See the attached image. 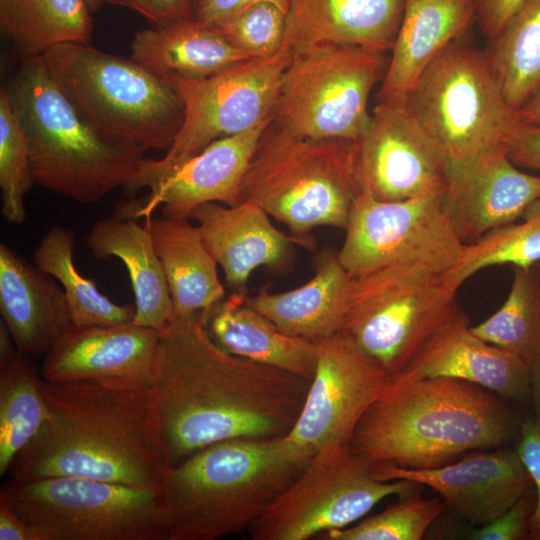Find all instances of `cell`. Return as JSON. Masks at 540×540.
<instances>
[{
	"label": "cell",
	"instance_id": "obj_1",
	"mask_svg": "<svg viewBox=\"0 0 540 540\" xmlns=\"http://www.w3.org/2000/svg\"><path fill=\"white\" fill-rule=\"evenodd\" d=\"M310 380L231 354L208 334L201 312L161 331L147 389L168 466L231 439L285 437Z\"/></svg>",
	"mask_w": 540,
	"mask_h": 540
},
{
	"label": "cell",
	"instance_id": "obj_2",
	"mask_svg": "<svg viewBox=\"0 0 540 540\" xmlns=\"http://www.w3.org/2000/svg\"><path fill=\"white\" fill-rule=\"evenodd\" d=\"M48 418L15 456L12 480L70 476L160 486L168 466L147 390L43 379Z\"/></svg>",
	"mask_w": 540,
	"mask_h": 540
},
{
	"label": "cell",
	"instance_id": "obj_3",
	"mask_svg": "<svg viewBox=\"0 0 540 540\" xmlns=\"http://www.w3.org/2000/svg\"><path fill=\"white\" fill-rule=\"evenodd\" d=\"M524 419L491 390L432 377L389 383L359 420L350 449L372 463L428 469L519 440Z\"/></svg>",
	"mask_w": 540,
	"mask_h": 540
},
{
	"label": "cell",
	"instance_id": "obj_4",
	"mask_svg": "<svg viewBox=\"0 0 540 540\" xmlns=\"http://www.w3.org/2000/svg\"><path fill=\"white\" fill-rule=\"evenodd\" d=\"M314 454L287 437L231 439L167 466L166 540H216L248 530Z\"/></svg>",
	"mask_w": 540,
	"mask_h": 540
},
{
	"label": "cell",
	"instance_id": "obj_5",
	"mask_svg": "<svg viewBox=\"0 0 540 540\" xmlns=\"http://www.w3.org/2000/svg\"><path fill=\"white\" fill-rule=\"evenodd\" d=\"M7 89L26 137L35 184L88 204L132 181L146 151L112 142L91 126L42 56L20 60Z\"/></svg>",
	"mask_w": 540,
	"mask_h": 540
},
{
	"label": "cell",
	"instance_id": "obj_6",
	"mask_svg": "<svg viewBox=\"0 0 540 540\" xmlns=\"http://www.w3.org/2000/svg\"><path fill=\"white\" fill-rule=\"evenodd\" d=\"M359 194L356 141L300 136L273 120L242 183L244 200L257 203L307 246L315 227L345 230Z\"/></svg>",
	"mask_w": 540,
	"mask_h": 540
},
{
	"label": "cell",
	"instance_id": "obj_7",
	"mask_svg": "<svg viewBox=\"0 0 540 540\" xmlns=\"http://www.w3.org/2000/svg\"><path fill=\"white\" fill-rule=\"evenodd\" d=\"M81 116L108 140L168 151L184 118L168 79L90 43H64L42 56Z\"/></svg>",
	"mask_w": 540,
	"mask_h": 540
},
{
	"label": "cell",
	"instance_id": "obj_8",
	"mask_svg": "<svg viewBox=\"0 0 540 540\" xmlns=\"http://www.w3.org/2000/svg\"><path fill=\"white\" fill-rule=\"evenodd\" d=\"M401 102L443 154L448 175L506 150L515 112L484 50L463 40L436 56Z\"/></svg>",
	"mask_w": 540,
	"mask_h": 540
},
{
	"label": "cell",
	"instance_id": "obj_9",
	"mask_svg": "<svg viewBox=\"0 0 540 540\" xmlns=\"http://www.w3.org/2000/svg\"><path fill=\"white\" fill-rule=\"evenodd\" d=\"M457 291L445 270L426 263L398 264L354 277L339 333L393 377L459 310Z\"/></svg>",
	"mask_w": 540,
	"mask_h": 540
},
{
	"label": "cell",
	"instance_id": "obj_10",
	"mask_svg": "<svg viewBox=\"0 0 540 540\" xmlns=\"http://www.w3.org/2000/svg\"><path fill=\"white\" fill-rule=\"evenodd\" d=\"M25 521L57 540H166L160 486L139 487L83 477L12 480L0 490Z\"/></svg>",
	"mask_w": 540,
	"mask_h": 540
},
{
	"label": "cell",
	"instance_id": "obj_11",
	"mask_svg": "<svg viewBox=\"0 0 540 540\" xmlns=\"http://www.w3.org/2000/svg\"><path fill=\"white\" fill-rule=\"evenodd\" d=\"M291 59L292 52L282 46L274 56L244 60L209 78L169 77L184 107L181 127L163 158L141 161L125 193L133 198L144 188L152 189L212 142L271 117Z\"/></svg>",
	"mask_w": 540,
	"mask_h": 540
},
{
	"label": "cell",
	"instance_id": "obj_12",
	"mask_svg": "<svg viewBox=\"0 0 540 540\" xmlns=\"http://www.w3.org/2000/svg\"><path fill=\"white\" fill-rule=\"evenodd\" d=\"M384 52L322 43L292 53L273 109V122L308 138L357 141L371 113L368 99L383 79Z\"/></svg>",
	"mask_w": 540,
	"mask_h": 540
},
{
	"label": "cell",
	"instance_id": "obj_13",
	"mask_svg": "<svg viewBox=\"0 0 540 540\" xmlns=\"http://www.w3.org/2000/svg\"><path fill=\"white\" fill-rule=\"evenodd\" d=\"M409 480L382 481L350 447L317 451L294 482L248 529L253 540H306L347 527L390 495L419 493Z\"/></svg>",
	"mask_w": 540,
	"mask_h": 540
},
{
	"label": "cell",
	"instance_id": "obj_14",
	"mask_svg": "<svg viewBox=\"0 0 540 540\" xmlns=\"http://www.w3.org/2000/svg\"><path fill=\"white\" fill-rule=\"evenodd\" d=\"M440 195L379 201L359 194L338 252L348 274L354 278L407 263H426L449 270L464 244L443 211Z\"/></svg>",
	"mask_w": 540,
	"mask_h": 540
},
{
	"label": "cell",
	"instance_id": "obj_15",
	"mask_svg": "<svg viewBox=\"0 0 540 540\" xmlns=\"http://www.w3.org/2000/svg\"><path fill=\"white\" fill-rule=\"evenodd\" d=\"M316 343L315 373L300 415L286 436L313 454L324 447H350L362 415L391 379L376 360L341 333Z\"/></svg>",
	"mask_w": 540,
	"mask_h": 540
},
{
	"label": "cell",
	"instance_id": "obj_16",
	"mask_svg": "<svg viewBox=\"0 0 540 540\" xmlns=\"http://www.w3.org/2000/svg\"><path fill=\"white\" fill-rule=\"evenodd\" d=\"M357 144L361 193L379 201L440 194L448 177L445 158L403 102L380 101Z\"/></svg>",
	"mask_w": 540,
	"mask_h": 540
},
{
	"label": "cell",
	"instance_id": "obj_17",
	"mask_svg": "<svg viewBox=\"0 0 540 540\" xmlns=\"http://www.w3.org/2000/svg\"><path fill=\"white\" fill-rule=\"evenodd\" d=\"M160 336V330L132 322L72 323L44 357L41 375L51 383L147 390L156 370Z\"/></svg>",
	"mask_w": 540,
	"mask_h": 540
},
{
	"label": "cell",
	"instance_id": "obj_18",
	"mask_svg": "<svg viewBox=\"0 0 540 540\" xmlns=\"http://www.w3.org/2000/svg\"><path fill=\"white\" fill-rule=\"evenodd\" d=\"M273 115L242 133L218 139L184 162L142 199L121 201L114 215L148 218L161 206L162 215L189 217L206 203L237 206L244 201L242 183L259 140Z\"/></svg>",
	"mask_w": 540,
	"mask_h": 540
},
{
	"label": "cell",
	"instance_id": "obj_19",
	"mask_svg": "<svg viewBox=\"0 0 540 540\" xmlns=\"http://www.w3.org/2000/svg\"><path fill=\"white\" fill-rule=\"evenodd\" d=\"M372 464L382 481L409 480L432 488L451 512L475 525L506 512L533 484L516 449L470 454L428 469Z\"/></svg>",
	"mask_w": 540,
	"mask_h": 540
},
{
	"label": "cell",
	"instance_id": "obj_20",
	"mask_svg": "<svg viewBox=\"0 0 540 540\" xmlns=\"http://www.w3.org/2000/svg\"><path fill=\"white\" fill-rule=\"evenodd\" d=\"M450 377L479 384L509 402L530 401L531 371L517 355L476 336L459 310L395 376V382Z\"/></svg>",
	"mask_w": 540,
	"mask_h": 540
},
{
	"label": "cell",
	"instance_id": "obj_21",
	"mask_svg": "<svg viewBox=\"0 0 540 540\" xmlns=\"http://www.w3.org/2000/svg\"><path fill=\"white\" fill-rule=\"evenodd\" d=\"M440 198L456 235L468 245L520 219L540 198V176L519 170L504 150L449 174Z\"/></svg>",
	"mask_w": 540,
	"mask_h": 540
},
{
	"label": "cell",
	"instance_id": "obj_22",
	"mask_svg": "<svg viewBox=\"0 0 540 540\" xmlns=\"http://www.w3.org/2000/svg\"><path fill=\"white\" fill-rule=\"evenodd\" d=\"M190 219L196 221L228 286L241 292L256 268L282 269L292 260L293 243L304 244L277 230L267 212L251 200L237 206L206 203L195 208Z\"/></svg>",
	"mask_w": 540,
	"mask_h": 540
},
{
	"label": "cell",
	"instance_id": "obj_23",
	"mask_svg": "<svg viewBox=\"0 0 540 540\" xmlns=\"http://www.w3.org/2000/svg\"><path fill=\"white\" fill-rule=\"evenodd\" d=\"M0 312L18 350L45 357L73 323L58 281L0 243Z\"/></svg>",
	"mask_w": 540,
	"mask_h": 540
},
{
	"label": "cell",
	"instance_id": "obj_24",
	"mask_svg": "<svg viewBox=\"0 0 540 540\" xmlns=\"http://www.w3.org/2000/svg\"><path fill=\"white\" fill-rule=\"evenodd\" d=\"M404 0H290L283 46L292 53L322 43L386 52L397 37Z\"/></svg>",
	"mask_w": 540,
	"mask_h": 540
},
{
	"label": "cell",
	"instance_id": "obj_25",
	"mask_svg": "<svg viewBox=\"0 0 540 540\" xmlns=\"http://www.w3.org/2000/svg\"><path fill=\"white\" fill-rule=\"evenodd\" d=\"M476 21L474 0H404V12L378 93L401 102L420 74Z\"/></svg>",
	"mask_w": 540,
	"mask_h": 540
},
{
	"label": "cell",
	"instance_id": "obj_26",
	"mask_svg": "<svg viewBox=\"0 0 540 540\" xmlns=\"http://www.w3.org/2000/svg\"><path fill=\"white\" fill-rule=\"evenodd\" d=\"M201 315L208 334L225 351L310 381L313 378L316 341L282 332L248 304L244 292L224 297Z\"/></svg>",
	"mask_w": 540,
	"mask_h": 540
},
{
	"label": "cell",
	"instance_id": "obj_27",
	"mask_svg": "<svg viewBox=\"0 0 540 540\" xmlns=\"http://www.w3.org/2000/svg\"><path fill=\"white\" fill-rule=\"evenodd\" d=\"M351 280L338 252L329 251L318 257L307 283L282 293H271L266 286L247 296V302L282 332L318 341L340 332Z\"/></svg>",
	"mask_w": 540,
	"mask_h": 540
},
{
	"label": "cell",
	"instance_id": "obj_28",
	"mask_svg": "<svg viewBox=\"0 0 540 540\" xmlns=\"http://www.w3.org/2000/svg\"><path fill=\"white\" fill-rule=\"evenodd\" d=\"M138 220L115 215L99 219L85 242L94 257H116L125 265L135 296L132 323L162 331L176 315L150 230Z\"/></svg>",
	"mask_w": 540,
	"mask_h": 540
},
{
	"label": "cell",
	"instance_id": "obj_29",
	"mask_svg": "<svg viewBox=\"0 0 540 540\" xmlns=\"http://www.w3.org/2000/svg\"><path fill=\"white\" fill-rule=\"evenodd\" d=\"M130 49V59L165 79H205L252 58L233 47L215 27L192 18L140 30Z\"/></svg>",
	"mask_w": 540,
	"mask_h": 540
},
{
	"label": "cell",
	"instance_id": "obj_30",
	"mask_svg": "<svg viewBox=\"0 0 540 540\" xmlns=\"http://www.w3.org/2000/svg\"><path fill=\"white\" fill-rule=\"evenodd\" d=\"M161 262L176 316L204 311L225 297L217 262L189 217L161 215L144 222Z\"/></svg>",
	"mask_w": 540,
	"mask_h": 540
},
{
	"label": "cell",
	"instance_id": "obj_31",
	"mask_svg": "<svg viewBox=\"0 0 540 540\" xmlns=\"http://www.w3.org/2000/svg\"><path fill=\"white\" fill-rule=\"evenodd\" d=\"M0 29L20 60L64 43H90L92 13L85 0H0Z\"/></svg>",
	"mask_w": 540,
	"mask_h": 540
},
{
	"label": "cell",
	"instance_id": "obj_32",
	"mask_svg": "<svg viewBox=\"0 0 540 540\" xmlns=\"http://www.w3.org/2000/svg\"><path fill=\"white\" fill-rule=\"evenodd\" d=\"M484 50L515 112L540 89V0H525Z\"/></svg>",
	"mask_w": 540,
	"mask_h": 540
},
{
	"label": "cell",
	"instance_id": "obj_33",
	"mask_svg": "<svg viewBox=\"0 0 540 540\" xmlns=\"http://www.w3.org/2000/svg\"><path fill=\"white\" fill-rule=\"evenodd\" d=\"M74 248V232L55 225L46 232L33 254L34 263L62 286L73 323L110 326L132 322L135 304L113 302L98 290L93 280L81 275L74 264Z\"/></svg>",
	"mask_w": 540,
	"mask_h": 540
},
{
	"label": "cell",
	"instance_id": "obj_34",
	"mask_svg": "<svg viewBox=\"0 0 540 540\" xmlns=\"http://www.w3.org/2000/svg\"><path fill=\"white\" fill-rule=\"evenodd\" d=\"M43 381L31 360L18 353L0 367V475L8 473L15 456L35 437L48 418Z\"/></svg>",
	"mask_w": 540,
	"mask_h": 540
},
{
	"label": "cell",
	"instance_id": "obj_35",
	"mask_svg": "<svg viewBox=\"0 0 540 540\" xmlns=\"http://www.w3.org/2000/svg\"><path fill=\"white\" fill-rule=\"evenodd\" d=\"M513 280L502 306L471 326L484 341L520 357L530 368L540 360V270L512 266Z\"/></svg>",
	"mask_w": 540,
	"mask_h": 540
},
{
	"label": "cell",
	"instance_id": "obj_36",
	"mask_svg": "<svg viewBox=\"0 0 540 540\" xmlns=\"http://www.w3.org/2000/svg\"><path fill=\"white\" fill-rule=\"evenodd\" d=\"M520 222L495 228L474 243L464 245L457 262L447 271V281L459 287L484 268L508 264L529 268L540 262V198L525 211Z\"/></svg>",
	"mask_w": 540,
	"mask_h": 540
},
{
	"label": "cell",
	"instance_id": "obj_37",
	"mask_svg": "<svg viewBox=\"0 0 540 540\" xmlns=\"http://www.w3.org/2000/svg\"><path fill=\"white\" fill-rule=\"evenodd\" d=\"M438 497L424 499L420 492L401 497L382 512L359 522L324 532L323 540H420L431 524L445 510Z\"/></svg>",
	"mask_w": 540,
	"mask_h": 540
},
{
	"label": "cell",
	"instance_id": "obj_38",
	"mask_svg": "<svg viewBox=\"0 0 540 540\" xmlns=\"http://www.w3.org/2000/svg\"><path fill=\"white\" fill-rule=\"evenodd\" d=\"M35 181L29 148L20 122L12 108L7 87L0 90V187L1 214L11 224L26 218L24 198Z\"/></svg>",
	"mask_w": 540,
	"mask_h": 540
},
{
	"label": "cell",
	"instance_id": "obj_39",
	"mask_svg": "<svg viewBox=\"0 0 540 540\" xmlns=\"http://www.w3.org/2000/svg\"><path fill=\"white\" fill-rule=\"evenodd\" d=\"M235 48L252 58H267L283 46L286 12L270 2L251 4L213 26Z\"/></svg>",
	"mask_w": 540,
	"mask_h": 540
},
{
	"label": "cell",
	"instance_id": "obj_40",
	"mask_svg": "<svg viewBox=\"0 0 540 540\" xmlns=\"http://www.w3.org/2000/svg\"><path fill=\"white\" fill-rule=\"evenodd\" d=\"M534 492L530 488L510 509L472 530L468 538L472 540H518L528 536V525L535 506Z\"/></svg>",
	"mask_w": 540,
	"mask_h": 540
},
{
	"label": "cell",
	"instance_id": "obj_41",
	"mask_svg": "<svg viewBox=\"0 0 540 540\" xmlns=\"http://www.w3.org/2000/svg\"><path fill=\"white\" fill-rule=\"evenodd\" d=\"M516 451L536 488L535 506L528 525V537L540 540V428L532 417L523 420Z\"/></svg>",
	"mask_w": 540,
	"mask_h": 540
},
{
	"label": "cell",
	"instance_id": "obj_42",
	"mask_svg": "<svg viewBox=\"0 0 540 540\" xmlns=\"http://www.w3.org/2000/svg\"><path fill=\"white\" fill-rule=\"evenodd\" d=\"M506 150L516 166L540 171V122L524 123L514 118L508 130Z\"/></svg>",
	"mask_w": 540,
	"mask_h": 540
},
{
	"label": "cell",
	"instance_id": "obj_43",
	"mask_svg": "<svg viewBox=\"0 0 540 540\" xmlns=\"http://www.w3.org/2000/svg\"><path fill=\"white\" fill-rule=\"evenodd\" d=\"M107 4L137 12L153 27L191 19L192 13V0H107Z\"/></svg>",
	"mask_w": 540,
	"mask_h": 540
},
{
	"label": "cell",
	"instance_id": "obj_44",
	"mask_svg": "<svg viewBox=\"0 0 540 540\" xmlns=\"http://www.w3.org/2000/svg\"><path fill=\"white\" fill-rule=\"evenodd\" d=\"M290 0H192L191 18L215 26L245 7L257 2H270L286 12Z\"/></svg>",
	"mask_w": 540,
	"mask_h": 540
},
{
	"label": "cell",
	"instance_id": "obj_45",
	"mask_svg": "<svg viewBox=\"0 0 540 540\" xmlns=\"http://www.w3.org/2000/svg\"><path fill=\"white\" fill-rule=\"evenodd\" d=\"M525 0H474L476 21L483 34L497 35Z\"/></svg>",
	"mask_w": 540,
	"mask_h": 540
},
{
	"label": "cell",
	"instance_id": "obj_46",
	"mask_svg": "<svg viewBox=\"0 0 540 540\" xmlns=\"http://www.w3.org/2000/svg\"><path fill=\"white\" fill-rule=\"evenodd\" d=\"M0 540H57L47 529L33 525L0 501Z\"/></svg>",
	"mask_w": 540,
	"mask_h": 540
},
{
	"label": "cell",
	"instance_id": "obj_47",
	"mask_svg": "<svg viewBox=\"0 0 540 540\" xmlns=\"http://www.w3.org/2000/svg\"><path fill=\"white\" fill-rule=\"evenodd\" d=\"M19 350L15 344V341L1 319L0 321V367L6 366L14 361L17 357Z\"/></svg>",
	"mask_w": 540,
	"mask_h": 540
},
{
	"label": "cell",
	"instance_id": "obj_48",
	"mask_svg": "<svg viewBox=\"0 0 540 540\" xmlns=\"http://www.w3.org/2000/svg\"><path fill=\"white\" fill-rule=\"evenodd\" d=\"M515 118L524 123L540 122V89L517 111Z\"/></svg>",
	"mask_w": 540,
	"mask_h": 540
},
{
	"label": "cell",
	"instance_id": "obj_49",
	"mask_svg": "<svg viewBox=\"0 0 540 540\" xmlns=\"http://www.w3.org/2000/svg\"><path fill=\"white\" fill-rule=\"evenodd\" d=\"M530 402L533 409L532 419L540 428V360L531 368Z\"/></svg>",
	"mask_w": 540,
	"mask_h": 540
},
{
	"label": "cell",
	"instance_id": "obj_50",
	"mask_svg": "<svg viewBox=\"0 0 540 540\" xmlns=\"http://www.w3.org/2000/svg\"><path fill=\"white\" fill-rule=\"evenodd\" d=\"M86 4L91 11V13L97 12L104 4L107 3V0H85Z\"/></svg>",
	"mask_w": 540,
	"mask_h": 540
},
{
	"label": "cell",
	"instance_id": "obj_51",
	"mask_svg": "<svg viewBox=\"0 0 540 540\" xmlns=\"http://www.w3.org/2000/svg\"><path fill=\"white\" fill-rule=\"evenodd\" d=\"M540 270V262L535 265Z\"/></svg>",
	"mask_w": 540,
	"mask_h": 540
}]
</instances>
